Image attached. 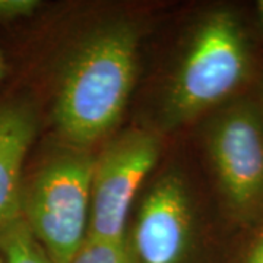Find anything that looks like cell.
<instances>
[{
	"mask_svg": "<svg viewBox=\"0 0 263 263\" xmlns=\"http://www.w3.org/2000/svg\"><path fill=\"white\" fill-rule=\"evenodd\" d=\"M138 69V32L127 22L101 27L67 62L54 104V122L72 148L86 149L122 117Z\"/></svg>",
	"mask_w": 263,
	"mask_h": 263,
	"instance_id": "6da1fadb",
	"label": "cell"
},
{
	"mask_svg": "<svg viewBox=\"0 0 263 263\" xmlns=\"http://www.w3.org/2000/svg\"><path fill=\"white\" fill-rule=\"evenodd\" d=\"M249 67V44L237 16L230 10L208 15L168 86L164 103L167 126L192 120L224 101L245 82Z\"/></svg>",
	"mask_w": 263,
	"mask_h": 263,
	"instance_id": "7a4b0ae2",
	"label": "cell"
},
{
	"mask_svg": "<svg viewBox=\"0 0 263 263\" xmlns=\"http://www.w3.org/2000/svg\"><path fill=\"white\" fill-rule=\"evenodd\" d=\"M95 158L65 151L24 181L22 219L54 263H70L86 240Z\"/></svg>",
	"mask_w": 263,
	"mask_h": 263,
	"instance_id": "3957f363",
	"label": "cell"
},
{
	"mask_svg": "<svg viewBox=\"0 0 263 263\" xmlns=\"http://www.w3.org/2000/svg\"><path fill=\"white\" fill-rule=\"evenodd\" d=\"M160 157V142L145 130H127L95 158L89 238L124 243L135 195Z\"/></svg>",
	"mask_w": 263,
	"mask_h": 263,
	"instance_id": "277c9868",
	"label": "cell"
},
{
	"mask_svg": "<svg viewBox=\"0 0 263 263\" xmlns=\"http://www.w3.org/2000/svg\"><path fill=\"white\" fill-rule=\"evenodd\" d=\"M208 148L230 209L243 219L262 211V110L247 103L227 108L211 127Z\"/></svg>",
	"mask_w": 263,
	"mask_h": 263,
	"instance_id": "5b68a950",
	"label": "cell"
},
{
	"mask_svg": "<svg viewBox=\"0 0 263 263\" xmlns=\"http://www.w3.org/2000/svg\"><path fill=\"white\" fill-rule=\"evenodd\" d=\"M193 240V211L186 183L162 176L143 197L124 238L132 263H186Z\"/></svg>",
	"mask_w": 263,
	"mask_h": 263,
	"instance_id": "8992f818",
	"label": "cell"
},
{
	"mask_svg": "<svg viewBox=\"0 0 263 263\" xmlns=\"http://www.w3.org/2000/svg\"><path fill=\"white\" fill-rule=\"evenodd\" d=\"M37 122L27 104L0 105V228L22 218V167Z\"/></svg>",
	"mask_w": 263,
	"mask_h": 263,
	"instance_id": "52a82bcc",
	"label": "cell"
},
{
	"mask_svg": "<svg viewBox=\"0 0 263 263\" xmlns=\"http://www.w3.org/2000/svg\"><path fill=\"white\" fill-rule=\"evenodd\" d=\"M0 256L3 263H54L22 218L0 228Z\"/></svg>",
	"mask_w": 263,
	"mask_h": 263,
	"instance_id": "ba28073f",
	"label": "cell"
},
{
	"mask_svg": "<svg viewBox=\"0 0 263 263\" xmlns=\"http://www.w3.org/2000/svg\"><path fill=\"white\" fill-rule=\"evenodd\" d=\"M70 263H132L124 243L86 237Z\"/></svg>",
	"mask_w": 263,
	"mask_h": 263,
	"instance_id": "9c48e42d",
	"label": "cell"
},
{
	"mask_svg": "<svg viewBox=\"0 0 263 263\" xmlns=\"http://www.w3.org/2000/svg\"><path fill=\"white\" fill-rule=\"evenodd\" d=\"M41 6L37 0H0V22L28 18Z\"/></svg>",
	"mask_w": 263,
	"mask_h": 263,
	"instance_id": "30bf717a",
	"label": "cell"
},
{
	"mask_svg": "<svg viewBox=\"0 0 263 263\" xmlns=\"http://www.w3.org/2000/svg\"><path fill=\"white\" fill-rule=\"evenodd\" d=\"M238 263H263V227L247 245Z\"/></svg>",
	"mask_w": 263,
	"mask_h": 263,
	"instance_id": "8fae6325",
	"label": "cell"
},
{
	"mask_svg": "<svg viewBox=\"0 0 263 263\" xmlns=\"http://www.w3.org/2000/svg\"><path fill=\"white\" fill-rule=\"evenodd\" d=\"M5 72H6V63H5L3 53H2V50H0V81H2V78L5 76Z\"/></svg>",
	"mask_w": 263,
	"mask_h": 263,
	"instance_id": "7c38bea8",
	"label": "cell"
},
{
	"mask_svg": "<svg viewBox=\"0 0 263 263\" xmlns=\"http://www.w3.org/2000/svg\"><path fill=\"white\" fill-rule=\"evenodd\" d=\"M257 12H259V18H260V22L263 25V0L257 3Z\"/></svg>",
	"mask_w": 263,
	"mask_h": 263,
	"instance_id": "4fadbf2b",
	"label": "cell"
},
{
	"mask_svg": "<svg viewBox=\"0 0 263 263\" xmlns=\"http://www.w3.org/2000/svg\"><path fill=\"white\" fill-rule=\"evenodd\" d=\"M0 263H3V260H2V256H0Z\"/></svg>",
	"mask_w": 263,
	"mask_h": 263,
	"instance_id": "5bb4252c",
	"label": "cell"
},
{
	"mask_svg": "<svg viewBox=\"0 0 263 263\" xmlns=\"http://www.w3.org/2000/svg\"><path fill=\"white\" fill-rule=\"evenodd\" d=\"M262 114H263V108H262Z\"/></svg>",
	"mask_w": 263,
	"mask_h": 263,
	"instance_id": "9a60e30c",
	"label": "cell"
}]
</instances>
